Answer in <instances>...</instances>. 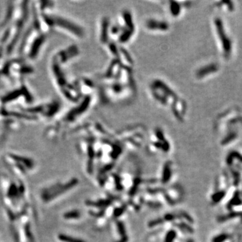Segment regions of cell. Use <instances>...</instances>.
<instances>
[{"instance_id":"1","label":"cell","mask_w":242,"mask_h":242,"mask_svg":"<svg viewBox=\"0 0 242 242\" xmlns=\"http://www.w3.org/2000/svg\"><path fill=\"white\" fill-rule=\"evenodd\" d=\"M78 180L77 179H73L65 185H56V186H53L52 188L53 189L50 190L52 194H51V195L47 198H53V197L59 195L61 193L69 191V189L75 186L78 184Z\"/></svg>"},{"instance_id":"2","label":"cell","mask_w":242,"mask_h":242,"mask_svg":"<svg viewBox=\"0 0 242 242\" xmlns=\"http://www.w3.org/2000/svg\"><path fill=\"white\" fill-rule=\"evenodd\" d=\"M219 20H217L216 21V24L217 27V31H218V34H219L220 39L222 40V43L223 46L225 53H227V55H229L230 53V50H231V44H230V41L228 39V37L227 36L225 35V33L224 32L223 28L222 23Z\"/></svg>"},{"instance_id":"3","label":"cell","mask_w":242,"mask_h":242,"mask_svg":"<svg viewBox=\"0 0 242 242\" xmlns=\"http://www.w3.org/2000/svg\"><path fill=\"white\" fill-rule=\"evenodd\" d=\"M217 69V66L215 65H210V66H207L206 67H204L202 69L199 71L198 73H197V75L198 77H202L204 76V75H206L207 73H209L213 72H215V71Z\"/></svg>"},{"instance_id":"4","label":"cell","mask_w":242,"mask_h":242,"mask_svg":"<svg viewBox=\"0 0 242 242\" xmlns=\"http://www.w3.org/2000/svg\"><path fill=\"white\" fill-rule=\"evenodd\" d=\"M163 176H162V182L164 183L168 182L171 177V168L169 163H166V164L164 166V171H163Z\"/></svg>"},{"instance_id":"5","label":"cell","mask_w":242,"mask_h":242,"mask_svg":"<svg viewBox=\"0 0 242 242\" xmlns=\"http://www.w3.org/2000/svg\"><path fill=\"white\" fill-rule=\"evenodd\" d=\"M59 239L61 241H64V242H85L84 241H83L82 239L74 238H72V237L66 235H64V234L59 235Z\"/></svg>"},{"instance_id":"6","label":"cell","mask_w":242,"mask_h":242,"mask_svg":"<svg viewBox=\"0 0 242 242\" xmlns=\"http://www.w3.org/2000/svg\"><path fill=\"white\" fill-rule=\"evenodd\" d=\"M80 217V213L78 211H69L64 215V217L66 219H78Z\"/></svg>"},{"instance_id":"7","label":"cell","mask_w":242,"mask_h":242,"mask_svg":"<svg viewBox=\"0 0 242 242\" xmlns=\"http://www.w3.org/2000/svg\"><path fill=\"white\" fill-rule=\"evenodd\" d=\"M89 203L90 204L89 205H92L95 207H106L110 205V201L108 200H102V201H99L98 202H90Z\"/></svg>"},{"instance_id":"8","label":"cell","mask_w":242,"mask_h":242,"mask_svg":"<svg viewBox=\"0 0 242 242\" xmlns=\"http://www.w3.org/2000/svg\"><path fill=\"white\" fill-rule=\"evenodd\" d=\"M175 236H176V234L174 231H169L168 234L166 235L165 242H173L175 238Z\"/></svg>"},{"instance_id":"9","label":"cell","mask_w":242,"mask_h":242,"mask_svg":"<svg viewBox=\"0 0 242 242\" xmlns=\"http://www.w3.org/2000/svg\"><path fill=\"white\" fill-rule=\"evenodd\" d=\"M117 227H118V231H119L120 234L122 235L123 237L126 236L125 228V226H124V225H123L122 223V222H120V221L117 222Z\"/></svg>"},{"instance_id":"10","label":"cell","mask_w":242,"mask_h":242,"mask_svg":"<svg viewBox=\"0 0 242 242\" xmlns=\"http://www.w3.org/2000/svg\"><path fill=\"white\" fill-rule=\"evenodd\" d=\"M139 183H140V180H139V179H136V180H135V184H134V186H132V189H131V192H130V194H131V195H133L134 193L136 192L137 189V187H138V185H139Z\"/></svg>"},{"instance_id":"11","label":"cell","mask_w":242,"mask_h":242,"mask_svg":"<svg viewBox=\"0 0 242 242\" xmlns=\"http://www.w3.org/2000/svg\"><path fill=\"white\" fill-rule=\"evenodd\" d=\"M125 208H124V207L116 208V209L115 211V217L120 216L122 214V213L125 211Z\"/></svg>"},{"instance_id":"12","label":"cell","mask_w":242,"mask_h":242,"mask_svg":"<svg viewBox=\"0 0 242 242\" xmlns=\"http://www.w3.org/2000/svg\"><path fill=\"white\" fill-rule=\"evenodd\" d=\"M226 238H227V235H225L219 236V238H216V240H215V241H216V242H221V241H223V240L226 239Z\"/></svg>"},{"instance_id":"13","label":"cell","mask_w":242,"mask_h":242,"mask_svg":"<svg viewBox=\"0 0 242 242\" xmlns=\"http://www.w3.org/2000/svg\"><path fill=\"white\" fill-rule=\"evenodd\" d=\"M128 241V238L126 236H124L122 237V238L121 239V241H119V242H126Z\"/></svg>"},{"instance_id":"14","label":"cell","mask_w":242,"mask_h":242,"mask_svg":"<svg viewBox=\"0 0 242 242\" xmlns=\"http://www.w3.org/2000/svg\"><path fill=\"white\" fill-rule=\"evenodd\" d=\"M188 242H192V241H188Z\"/></svg>"}]
</instances>
